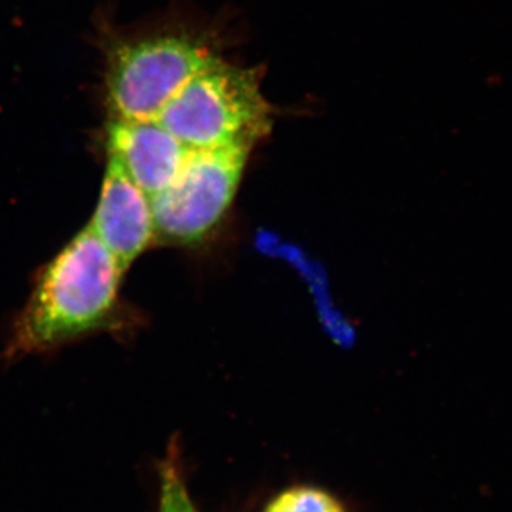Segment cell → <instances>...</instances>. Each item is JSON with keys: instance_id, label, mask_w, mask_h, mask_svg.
I'll return each mask as SVG.
<instances>
[{"instance_id": "1", "label": "cell", "mask_w": 512, "mask_h": 512, "mask_svg": "<svg viewBox=\"0 0 512 512\" xmlns=\"http://www.w3.org/2000/svg\"><path fill=\"white\" fill-rule=\"evenodd\" d=\"M124 271L116 256L84 228L37 275L12 326L8 360L52 352L73 340L113 329Z\"/></svg>"}, {"instance_id": "2", "label": "cell", "mask_w": 512, "mask_h": 512, "mask_svg": "<svg viewBox=\"0 0 512 512\" xmlns=\"http://www.w3.org/2000/svg\"><path fill=\"white\" fill-rule=\"evenodd\" d=\"M157 121L190 150L252 147L272 126L254 70L215 56L164 107Z\"/></svg>"}, {"instance_id": "3", "label": "cell", "mask_w": 512, "mask_h": 512, "mask_svg": "<svg viewBox=\"0 0 512 512\" xmlns=\"http://www.w3.org/2000/svg\"><path fill=\"white\" fill-rule=\"evenodd\" d=\"M251 148L191 150L173 183L151 198L156 239L171 245L204 241L231 207Z\"/></svg>"}, {"instance_id": "4", "label": "cell", "mask_w": 512, "mask_h": 512, "mask_svg": "<svg viewBox=\"0 0 512 512\" xmlns=\"http://www.w3.org/2000/svg\"><path fill=\"white\" fill-rule=\"evenodd\" d=\"M188 35H157L120 46L111 57L109 101L114 119L157 120L175 94L214 59Z\"/></svg>"}, {"instance_id": "5", "label": "cell", "mask_w": 512, "mask_h": 512, "mask_svg": "<svg viewBox=\"0 0 512 512\" xmlns=\"http://www.w3.org/2000/svg\"><path fill=\"white\" fill-rule=\"evenodd\" d=\"M89 228L116 256L123 271L156 241L151 198L109 157Z\"/></svg>"}, {"instance_id": "6", "label": "cell", "mask_w": 512, "mask_h": 512, "mask_svg": "<svg viewBox=\"0 0 512 512\" xmlns=\"http://www.w3.org/2000/svg\"><path fill=\"white\" fill-rule=\"evenodd\" d=\"M191 150L157 120L114 119L109 130V157L153 198L164 191Z\"/></svg>"}, {"instance_id": "7", "label": "cell", "mask_w": 512, "mask_h": 512, "mask_svg": "<svg viewBox=\"0 0 512 512\" xmlns=\"http://www.w3.org/2000/svg\"><path fill=\"white\" fill-rule=\"evenodd\" d=\"M265 512H343L335 498L316 488L299 487L282 493Z\"/></svg>"}, {"instance_id": "8", "label": "cell", "mask_w": 512, "mask_h": 512, "mask_svg": "<svg viewBox=\"0 0 512 512\" xmlns=\"http://www.w3.org/2000/svg\"><path fill=\"white\" fill-rule=\"evenodd\" d=\"M158 512H195L174 453L168 454L167 460L161 464V495Z\"/></svg>"}]
</instances>
